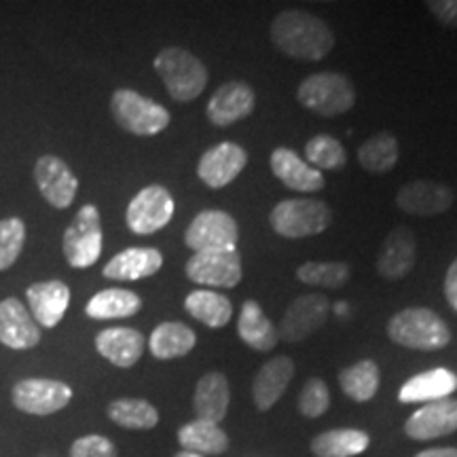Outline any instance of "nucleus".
I'll return each mask as SVG.
<instances>
[{"instance_id":"79ce46f5","label":"nucleus","mask_w":457,"mask_h":457,"mask_svg":"<svg viewBox=\"0 0 457 457\" xmlns=\"http://www.w3.org/2000/svg\"><path fill=\"white\" fill-rule=\"evenodd\" d=\"M443 288H445V299H447L451 310L457 312V256H455V261L449 265Z\"/></svg>"},{"instance_id":"2f4dec72","label":"nucleus","mask_w":457,"mask_h":457,"mask_svg":"<svg viewBox=\"0 0 457 457\" xmlns=\"http://www.w3.org/2000/svg\"><path fill=\"white\" fill-rule=\"evenodd\" d=\"M179 443L185 451L197 455H220L228 449V436L219 424L210 421H188L179 430Z\"/></svg>"},{"instance_id":"7c9ffc66","label":"nucleus","mask_w":457,"mask_h":457,"mask_svg":"<svg viewBox=\"0 0 457 457\" xmlns=\"http://www.w3.org/2000/svg\"><path fill=\"white\" fill-rule=\"evenodd\" d=\"M142 310V299L134 290L106 288L91 296L85 313L91 320H119L131 318Z\"/></svg>"},{"instance_id":"4be33fe9","label":"nucleus","mask_w":457,"mask_h":457,"mask_svg":"<svg viewBox=\"0 0 457 457\" xmlns=\"http://www.w3.org/2000/svg\"><path fill=\"white\" fill-rule=\"evenodd\" d=\"M145 335L129 327H112L96 335V350L119 369L134 367L145 353Z\"/></svg>"},{"instance_id":"c03bdc74","label":"nucleus","mask_w":457,"mask_h":457,"mask_svg":"<svg viewBox=\"0 0 457 457\" xmlns=\"http://www.w3.org/2000/svg\"><path fill=\"white\" fill-rule=\"evenodd\" d=\"M174 457H204V455H197V453H191V451H180V453H176Z\"/></svg>"},{"instance_id":"f3484780","label":"nucleus","mask_w":457,"mask_h":457,"mask_svg":"<svg viewBox=\"0 0 457 457\" xmlns=\"http://www.w3.org/2000/svg\"><path fill=\"white\" fill-rule=\"evenodd\" d=\"M457 430V400L443 398L424 404L409 417L404 432L413 441H434Z\"/></svg>"},{"instance_id":"2eb2a0df","label":"nucleus","mask_w":457,"mask_h":457,"mask_svg":"<svg viewBox=\"0 0 457 457\" xmlns=\"http://www.w3.org/2000/svg\"><path fill=\"white\" fill-rule=\"evenodd\" d=\"M256 106L254 89L244 81H228L220 85L205 106V117L216 128H228V125L250 117Z\"/></svg>"},{"instance_id":"9b49d317","label":"nucleus","mask_w":457,"mask_h":457,"mask_svg":"<svg viewBox=\"0 0 457 457\" xmlns=\"http://www.w3.org/2000/svg\"><path fill=\"white\" fill-rule=\"evenodd\" d=\"M237 239V220L225 210H202L185 231V244L193 253L236 248Z\"/></svg>"},{"instance_id":"c756f323","label":"nucleus","mask_w":457,"mask_h":457,"mask_svg":"<svg viewBox=\"0 0 457 457\" xmlns=\"http://www.w3.org/2000/svg\"><path fill=\"white\" fill-rule=\"evenodd\" d=\"M370 436L356 428H335L318 434L312 441V453L316 457H356L369 449Z\"/></svg>"},{"instance_id":"cd10ccee","label":"nucleus","mask_w":457,"mask_h":457,"mask_svg":"<svg viewBox=\"0 0 457 457\" xmlns=\"http://www.w3.org/2000/svg\"><path fill=\"white\" fill-rule=\"evenodd\" d=\"M197 343L195 330L182 322H162L151 333L148 350L157 360L182 358L193 352Z\"/></svg>"},{"instance_id":"a19ab883","label":"nucleus","mask_w":457,"mask_h":457,"mask_svg":"<svg viewBox=\"0 0 457 457\" xmlns=\"http://www.w3.org/2000/svg\"><path fill=\"white\" fill-rule=\"evenodd\" d=\"M426 7L443 26L457 28V0H430Z\"/></svg>"},{"instance_id":"423d86ee","label":"nucleus","mask_w":457,"mask_h":457,"mask_svg":"<svg viewBox=\"0 0 457 457\" xmlns=\"http://www.w3.org/2000/svg\"><path fill=\"white\" fill-rule=\"evenodd\" d=\"M111 114L119 128L134 136H157L168 128V108L134 89H117L111 98Z\"/></svg>"},{"instance_id":"c9c22d12","label":"nucleus","mask_w":457,"mask_h":457,"mask_svg":"<svg viewBox=\"0 0 457 457\" xmlns=\"http://www.w3.org/2000/svg\"><path fill=\"white\" fill-rule=\"evenodd\" d=\"M296 278L307 286L337 290L350 282L352 270L343 261H307L296 270Z\"/></svg>"},{"instance_id":"7ed1b4c3","label":"nucleus","mask_w":457,"mask_h":457,"mask_svg":"<svg viewBox=\"0 0 457 457\" xmlns=\"http://www.w3.org/2000/svg\"><path fill=\"white\" fill-rule=\"evenodd\" d=\"M155 72L176 102L197 100L208 85V68L195 54L182 47H165L153 62Z\"/></svg>"},{"instance_id":"ddd939ff","label":"nucleus","mask_w":457,"mask_h":457,"mask_svg":"<svg viewBox=\"0 0 457 457\" xmlns=\"http://www.w3.org/2000/svg\"><path fill=\"white\" fill-rule=\"evenodd\" d=\"M34 180L45 202L55 210L71 208L79 191V179L57 155H43L34 163Z\"/></svg>"},{"instance_id":"20e7f679","label":"nucleus","mask_w":457,"mask_h":457,"mask_svg":"<svg viewBox=\"0 0 457 457\" xmlns=\"http://www.w3.org/2000/svg\"><path fill=\"white\" fill-rule=\"evenodd\" d=\"M296 100L318 117H337L356 104V87L341 72L310 74L296 89Z\"/></svg>"},{"instance_id":"9d476101","label":"nucleus","mask_w":457,"mask_h":457,"mask_svg":"<svg viewBox=\"0 0 457 457\" xmlns=\"http://www.w3.org/2000/svg\"><path fill=\"white\" fill-rule=\"evenodd\" d=\"M176 204L168 188L162 185H148L136 193L128 210H125V222L136 236H153L162 231L174 216Z\"/></svg>"},{"instance_id":"a878e982","label":"nucleus","mask_w":457,"mask_h":457,"mask_svg":"<svg viewBox=\"0 0 457 457\" xmlns=\"http://www.w3.org/2000/svg\"><path fill=\"white\" fill-rule=\"evenodd\" d=\"M228 403H231L228 381L219 370L205 373L197 381L195 396H193V407H195L197 420L210 421V424H220L228 411Z\"/></svg>"},{"instance_id":"473e14b6","label":"nucleus","mask_w":457,"mask_h":457,"mask_svg":"<svg viewBox=\"0 0 457 457\" xmlns=\"http://www.w3.org/2000/svg\"><path fill=\"white\" fill-rule=\"evenodd\" d=\"M381 370L375 360H358L352 367L343 369L339 373V386L347 398L353 403H369L379 390Z\"/></svg>"},{"instance_id":"37998d69","label":"nucleus","mask_w":457,"mask_h":457,"mask_svg":"<svg viewBox=\"0 0 457 457\" xmlns=\"http://www.w3.org/2000/svg\"><path fill=\"white\" fill-rule=\"evenodd\" d=\"M415 457H457V447H436V449H426Z\"/></svg>"},{"instance_id":"f8f14e48","label":"nucleus","mask_w":457,"mask_h":457,"mask_svg":"<svg viewBox=\"0 0 457 457\" xmlns=\"http://www.w3.org/2000/svg\"><path fill=\"white\" fill-rule=\"evenodd\" d=\"M328 299L322 295H301L286 307L279 322V339L288 343L305 341L307 337L324 327L328 318Z\"/></svg>"},{"instance_id":"f03ea898","label":"nucleus","mask_w":457,"mask_h":457,"mask_svg":"<svg viewBox=\"0 0 457 457\" xmlns=\"http://www.w3.org/2000/svg\"><path fill=\"white\" fill-rule=\"evenodd\" d=\"M390 341L407 350L436 352L451 343V330L447 322L436 312L428 307H407L394 313L387 322Z\"/></svg>"},{"instance_id":"ea45409f","label":"nucleus","mask_w":457,"mask_h":457,"mask_svg":"<svg viewBox=\"0 0 457 457\" xmlns=\"http://www.w3.org/2000/svg\"><path fill=\"white\" fill-rule=\"evenodd\" d=\"M71 457H119V451L111 438L102 434H87L72 443Z\"/></svg>"},{"instance_id":"412c9836","label":"nucleus","mask_w":457,"mask_h":457,"mask_svg":"<svg viewBox=\"0 0 457 457\" xmlns=\"http://www.w3.org/2000/svg\"><path fill=\"white\" fill-rule=\"evenodd\" d=\"M270 165H271L273 176H276L284 187H288L290 191L316 193L324 188L322 171L313 170L310 163L303 162L293 148H286V146L276 148L270 157Z\"/></svg>"},{"instance_id":"aec40b11","label":"nucleus","mask_w":457,"mask_h":457,"mask_svg":"<svg viewBox=\"0 0 457 457\" xmlns=\"http://www.w3.org/2000/svg\"><path fill=\"white\" fill-rule=\"evenodd\" d=\"M30 316L43 328H55L71 305V288L62 279L37 282L26 290Z\"/></svg>"},{"instance_id":"b1692460","label":"nucleus","mask_w":457,"mask_h":457,"mask_svg":"<svg viewBox=\"0 0 457 457\" xmlns=\"http://www.w3.org/2000/svg\"><path fill=\"white\" fill-rule=\"evenodd\" d=\"M295 377V362L288 356H276L262 364L253 381V400L259 411H270Z\"/></svg>"},{"instance_id":"c85d7f7f","label":"nucleus","mask_w":457,"mask_h":457,"mask_svg":"<svg viewBox=\"0 0 457 457\" xmlns=\"http://www.w3.org/2000/svg\"><path fill=\"white\" fill-rule=\"evenodd\" d=\"M185 310L208 328H225L233 318V303L214 290H193L187 295Z\"/></svg>"},{"instance_id":"1a4fd4ad","label":"nucleus","mask_w":457,"mask_h":457,"mask_svg":"<svg viewBox=\"0 0 457 457\" xmlns=\"http://www.w3.org/2000/svg\"><path fill=\"white\" fill-rule=\"evenodd\" d=\"M185 273L191 282L208 288H236L242 282V256L237 248L204 250L187 261Z\"/></svg>"},{"instance_id":"f257e3e1","label":"nucleus","mask_w":457,"mask_h":457,"mask_svg":"<svg viewBox=\"0 0 457 457\" xmlns=\"http://www.w3.org/2000/svg\"><path fill=\"white\" fill-rule=\"evenodd\" d=\"M271 41L286 57L320 62L335 49V34L320 17L299 9H286L271 24Z\"/></svg>"},{"instance_id":"58836bf2","label":"nucleus","mask_w":457,"mask_h":457,"mask_svg":"<svg viewBox=\"0 0 457 457\" xmlns=\"http://www.w3.org/2000/svg\"><path fill=\"white\" fill-rule=\"evenodd\" d=\"M330 407V392L327 384L320 377H310L301 387L299 394V411L303 417L318 420L327 413Z\"/></svg>"},{"instance_id":"0eeeda50","label":"nucleus","mask_w":457,"mask_h":457,"mask_svg":"<svg viewBox=\"0 0 457 457\" xmlns=\"http://www.w3.org/2000/svg\"><path fill=\"white\" fill-rule=\"evenodd\" d=\"M102 245H104V233H102L100 210L94 204L83 205L64 231L62 248L68 265L74 270H87L96 265L102 256Z\"/></svg>"},{"instance_id":"393cba45","label":"nucleus","mask_w":457,"mask_h":457,"mask_svg":"<svg viewBox=\"0 0 457 457\" xmlns=\"http://www.w3.org/2000/svg\"><path fill=\"white\" fill-rule=\"evenodd\" d=\"M457 390V375L449 369H430L413 375L398 390V400L403 404L411 403H434V400L449 398Z\"/></svg>"},{"instance_id":"4c0bfd02","label":"nucleus","mask_w":457,"mask_h":457,"mask_svg":"<svg viewBox=\"0 0 457 457\" xmlns=\"http://www.w3.org/2000/svg\"><path fill=\"white\" fill-rule=\"evenodd\" d=\"M26 244V225L24 220L11 216L0 220V271H7L20 259Z\"/></svg>"},{"instance_id":"e433bc0d","label":"nucleus","mask_w":457,"mask_h":457,"mask_svg":"<svg viewBox=\"0 0 457 457\" xmlns=\"http://www.w3.org/2000/svg\"><path fill=\"white\" fill-rule=\"evenodd\" d=\"M305 159L313 170H341L347 163V153L343 145L333 136L318 134L307 140Z\"/></svg>"},{"instance_id":"f704fd0d","label":"nucleus","mask_w":457,"mask_h":457,"mask_svg":"<svg viewBox=\"0 0 457 457\" xmlns=\"http://www.w3.org/2000/svg\"><path fill=\"white\" fill-rule=\"evenodd\" d=\"M400 151L396 136L390 131H379L370 136L358 148V163L370 174H386L398 163Z\"/></svg>"},{"instance_id":"5701e85b","label":"nucleus","mask_w":457,"mask_h":457,"mask_svg":"<svg viewBox=\"0 0 457 457\" xmlns=\"http://www.w3.org/2000/svg\"><path fill=\"white\" fill-rule=\"evenodd\" d=\"M163 267V254L157 248H128L106 262L102 276L114 282H138L151 278Z\"/></svg>"},{"instance_id":"dca6fc26","label":"nucleus","mask_w":457,"mask_h":457,"mask_svg":"<svg viewBox=\"0 0 457 457\" xmlns=\"http://www.w3.org/2000/svg\"><path fill=\"white\" fill-rule=\"evenodd\" d=\"M455 193L443 182L411 180L400 187L396 205L403 212L413 216H436L447 212L453 205Z\"/></svg>"},{"instance_id":"6e6552de","label":"nucleus","mask_w":457,"mask_h":457,"mask_svg":"<svg viewBox=\"0 0 457 457\" xmlns=\"http://www.w3.org/2000/svg\"><path fill=\"white\" fill-rule=\"evenodd\" d=\"M72 400V387L60 379L28 377L17 381L11 390V403L26 415L47 417L68 407Z\"/></svg>"},{"instance_id":"a211bd4d","label":"nucleus","mask_w":457,"mask_h":457,"mask_svg":"<svg viewBox=\"0 0 457 457\" xmlns=\"http://www.w3.org/2000/svg\"><path fill=\"white\" fill-rule=\"evenodd\" d=\"M417 261L415 236L409 227L400 225L392 228L384 239L381 253L377 256V273L387 282L407 278Z\"/></svg>"},{"instance_id":"6ab92c4d","label":"nucleus","mask_w":457,"mask_h":457,"mask_svg":"<svg viewBox=\"0 0 457 457\" xmlns=\"http://www.w3.org/2000/svg\"><path fill=\"white\" fill-rule=\"evenodd\" d=\"M0 343L9 350H30L41 343V328L17 296L0 301Z\"/></svg>"},{"instance_id":"72a5a7b5","label":"nucleus","mask_w":457,"mask_h":457,"mask_svg":"<svg viewBox=\"0 0 457 457\" xmlns=\"http://www.w3.org/2000/svg\"><path fill=\"white\" fill-rule=\"evenodd\" d=\"M108 420L125 430H153L159 424V411L145 398H117L108 404Z\"/></svg>"},{"instance_id":"39448f33","label":"nucleus","mask_w":457,"mask_h":457,"mask_svg":"<svg viewBox=\"0 0 457 457\" xmlns=\"http://www.w3.org/2000/svg\"><path fill=\"white\" fill-rule=\"evenodd\" d=\"M333 222V210L320 199H284L270 212V225L286 239H303L324 233Z\"/></svg>"},{"instance_id":"4468645a","label":"nucleus","mask_w":457,"mask_h":457,"mask_svg":"<svg viewBox=\"0 0 457 457\" xmlns=\"http://www.w3.org/2000/svg\"><path fill=\"white\" fill-rule=\"evenodd\" d=\"M248 165V153L236 142H219L199 157L197 176L205 187L225 188Z\"/></svg>"},{"instance_id":"bb28decb","label":"nucleus","mask_w":457,"mask_h":457,"mask_svg":"<svg viewBox=\"0 0 457 457\" xmlns=\"http://www.w3.org/2000/svg\"><path fill=\"white\" fill-rule=\"evenodd\" d=\"M237 335L254 352H270L279 341L278 328L254 299H248L242 305L237 318Z\"/></svg>"}]
</instances>
